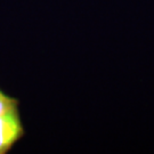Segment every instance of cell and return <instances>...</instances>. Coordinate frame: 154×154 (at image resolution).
Returning <instances> with one entry per match:
<instances>
[{"label": "cell", "mask_w": 154, "mask_h": 154, "mask_svg": "<svg viewBox=\"0 0 154 154\" xmlns=\"http://www.w3.org/2000/svg\"><path fill=\"white\" fill-rule=\"evenodd\" d=\"M23 126L17 109L0 116V153H5L23 136Z\"/></svg>", "instance_id": "1"}, {"label": "cell", "mask_w": 154, "mask_h": 154, "mask_svg": "<svg viewBox=\"0 0 154 154\" xmlns=\"http://www.w3.org/2000/svg\"><path fill=\"white\" fill-rule=\"evenodd\" d=\"M17 109V102L14 98L0 91V116Z\"/></svg>", "instance_id": "2"}]
</instances>
